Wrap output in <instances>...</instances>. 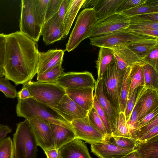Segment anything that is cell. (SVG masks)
<instances>
[{
    "mask_svg": "<svg viewBox=\"0 0 158 158\" xmlns=\"http://www.w3.org/2000/svg\"><path fill=\"white\" fill-rule=\"evenodd\" d=\"M4 76L15 85L31 81L37 73L39 51L36 43L19 31L6 35Z\"/></svg>",
    "mask_w": 158,
    "mask_h": 158,
    "instance_id": "1",
    "label": "cell"
},
{
    "mask_svg": "<svg viewBox=\"0 0 158 158\" xmlns=\"http://www.w3.org/2000/svg\"><path fill=\"white\" fill-rule=\"evenodd\" d=\"M16 113L18 117L27 119L34 116L74 131L71 123L73 120L56 108L39 102L32 98L25 99L17 98Z\"/></svg>",
    "mask_w": 158,
    "mask_h": 158,
    "instance_id": "2",
    "label": "cell"
},
{
    "mask_svg": "<svg viewBox=\"0 0 158 158\" xmlns=\"http://www.w3.org/2000/svg\"><path fill=\"white\" fill-rule=\"evenodd\" d=\"M15 158H36L38 146L28 120L17 124L13 135Z\"/></svg>",
    "mask_w": 158,
    "mask_h": 158,
    "instance_id": "3",
    "label": "cell"
},
{
    "mask_svg": "<svg viewBox=\"0 0 158 158\" xmlns=\"http://www.w3.org/2000/svg\"><path fill=\"white\" fill-rule=\"evenodd\" d=\"M23 86L28 89L32 98L54 108L66 94L65 89L56 82L30 81Z\"/></svg>",
    "mask_w": 158,
    "mask_h": 158,
    "instance_id": "4",
    "label": "cell"
},
{
    "mask_svg": "<svg viewBox=\"0 0 158 158\" xmlns=\"http://www.w3.org/2000/svg\"><path fill=\"white\" fill-rule=\"evenodd\" d=\"M90 44L93 46L112 48L122 45L129 44L155 38L138 34L127 29H123L112 33L90 38Z\"/></svg>",
    "mask_w": 158,
    "mask_h": 158,
    "instance_id": "5",
    "label": "cell"
},
{
    "mask_svg": "<svg viewBox=\"0 0 158 158\" xmlns=\"http://www.w3.org/2000/svg\"><path fill=\"white\" fill-rule=\"evenodd\" d=\"M97 20L94 8H86L82 10L70 35L65 50L69 52L74 50L86 39L90 29Z\"/></svg>",
    "mask_w": 158,
    "mask_h": 158,
    "instance_id": "6",
    "label": "cell"
},
{
    "mask_svg": "<svg viewBox=\"0 0 158 158\" xmlns=\"http://www.w3.org/2000/svg\"><path fill=\"white\" fill-rule=\"evenodd\" d=\"M130 18L121 13H114L98 19L90 29L86 38L109 34L127 29L130 25Z\"/></svg>",
    "mask_w": 158,
    "mask_h": 158,
    "instance_id": "7",
    "label": "cell"
},
{
    "mask_svg": "<svg viewBox=\"0 0 158 158\" xmlns=\"http://www.w3.org/2000/svg\"><path fill=\"white\" fill-rule=\"evenodd\" d=\"M126 70L123 71L119 70L114 60L108 66L102 78L104 93L118 113L120 112L119 100V93L123 78Z\"/></svg>",
    "mask_w": 158,
    "mask_h": 158,
    "instance_id": "8",
    "label": "cell"
},
{
    "mask_svg": "<svg viewBox=\"0 0 158 158\" xmlns=\"http://www.w3.org/2000/svg\"><path fill=\"white\" fill-rule=\"evenodd\" d=\"M19 31L35 42L41 35V27L35 15L34 0H22Z\"/></svg>",
    "mask_w": 158,
    "mask_h": 158,
    "instance_id": "9",
    "label": "cell"
},
{
    "mask_svg": "<svg viewBox=\"0 0 158 158\" xmlns=\"http://www.w3.org/2000/svg\"><path fill=\"white\" fill-rule=\"evenodd\" d=\"M27 120L38 145L44 151L55 148L50 123L34 116Z\"/></svg>",
    "mask_w": 158,
    "mask_h": 158,
    "instance_id": "10",
    "label": "cell"
},
{
    "mask_svg": "<svg viewBox=\"0 0 158 158\" xmlns=\"http://www.w3.org/2000/svg\"><path fill=\"white\" fill-rule=\"evenodd\" d=\"M76 138L90 144L106 142L105 137L89 122L88 116L74 119L71 122Z\"/></svg>",
    "mask_w": 158,
    "mask_h": 158,
    "instance_id": "11",
    "label": "cell"
},
{
    "mask_svg": "<svg viewBox=\"0 0 158 158\" xmlns=\"http://www.w3.org/2000/svg\"><path fill=\"white\" fill-rule=\"evenodd\" d=\"M64 89L95 87L96 81L88 71L64 73L55 82Z\"/></svg>",
    "mask_w": 158,
    "mask_h": 158,
    "instance_id": "12",
    "label": "cell"
},
{
    "mask_svg": "<svg viewBox=\"0 0 158 158\" xmlns=\"http://www.w3.org/2000/svg\"><path fill=\"white\" fill-rule=\"evenodd\" d=\"M40 35L46 45L53 44L66 36L63 23L60 21L58 12L45 21L41 27Z\"/></svg>",
    "mask_w": 158,
    "mask_h": 158,
    "instance_id": "13",
    "label": "cell"
},
{
    "mask_svg": "<svg viewBox=\"0 0 158 158\" xmlns=\"http://www.w3.org/2000/svg\"><path fill=\"white\" fill-rule=\"evenodd\" d=\"M94 90V94L96 96L106 114L110 126L112 134L115 130L118 112L104 93L102 78L96 81Z\"/></svg>",
    "mask_w": 158,
    "mask_h": 158,
    "instance_id": "14",
    "label": "cell"
},
{
    "mask_svg": "<svg viewBox=\"0 0 158 158\" xmlns=\"http://www.w3.org/2000/svg\"><path fill=\"white\" fill-rule=\"evenodd\" d=\"M111 48L114 52L116 65L121 71H125L128 67L135 64L143 62V59L127 45H119Z\"/></svg>",
    "mask_w": 158,
    "mask_h": 158,
    "instance_id": "15",
    "label": "cell"
},
{
    "mask_svg": "<svg viewBox=\"0 0 158 158\" xmlns=\"http://www.w3.org/2000/svg\"><path fill=\"white\" fill-rule=\"evenodd\" d=\"M92 152L100 158H121L135 149L122 148L107 142L91 144Z\"/></svg>",
    "mask_w": 158,
    "mask_h": 158,
    "instance_id": "16",
    "label": "cell"
},
{
    "mask_svg": "<svg viewBox=\"0 0 158 158\" xmlns=\"http://www.w3.org/2000/svg\"><path fill=\"white\" fill-rule=\"evenodd\" d=\"M64 51L61 49L49 50L39 52L37 74L44 73L58 65H62Z\"/></svg>",
    "mask_w": 158,
    "mask_h": 158,
    "instance_id": "17",
    "label": "cell"
},
{
    "mask_svg": "<svg viewBox=\"0 0 158 158\" xmlns=\"http://www.w3.org/2000/svg\"><path fill=\"white\" fill-rule=\"evenodd\" d=\"M95 87L65 89L66 94L83 109L89 111L93 106Z\"/></svg>",
    "mask_w": 158,
    "mask_h": 158,
    "instance_id": "18",
    "label": "cell"
},
{
    "mask_svg": "<svg viewBox=\"0 0 158 158\" xmlns=\"http://www.w3.org/2000/svg\"><path fill=\"white\" fill-rule=\"evenodd\" d=\"M61 158H92L85 143L75 138L59 149Z\"/></svg>",
    "mask_w": 158,
    "mask_h": 158,
    "instance_id": "19",
    "label": "cell"
},
{
    "mask_svg": "<svg viewBox=\"0 0 158 158\" xmlns=\"http://www.w3.org/2000/svg\"><path fill=\"white\" fill-rule=\"evenodd\" d=\"M123 0H85L83 8L95 9L98 19L106 15L115 13Z\"/></svg>",
    "mask_w": 158,
    "mask_h": 158,
    "instance_id": "20",
    "label": "cell"
},
{
    "mask_svg": "<svg viewBox=\"0 0 158 158\" xmlns=\"http://www.w3.org/2000/svg\"><path fill=\"white\" fill-rule=\"evenodd\" d=\"M55 108L68 116L73 120L87 116L88 111L83 109L70 99L66 94L60 100Z\"/></svg>",
    "mask_w": 158,
    "mask_h": 158,
    "instance_id": "21",
    "label": "cell"
},
{
    "mask_svg": "<svg viewBox=\"0 0 158 158\" xmlns=\"http://www.w3.org/2000/svg\"><path fill=\"white\" fill-rule=\"evenodd\" d=\"M158 107V89L148 90L141 97L138 121Z\"/></svg>",
    "mask_w": 158,
    "mask_h": 158,
    "instance_id": "22",
    "label": "cell"
},
{
    "mask_svg": "<svg viewBox=\"0 0 158 158\" xmlns=\"http://www.w3.org/2000/svg\"><path fill=\"white\" fill-rule=\"evenodd\" d=\"M54 148L59 149L76 138L74 131L59 125L50 123Z\"/></svg>",
    "mask_w": 158,
    "mask_h": 158,
    "instance_id": "23",
    "label": "cell"
},
{
    "mask_svg": "<svg viewBox=\"0 0 158 158\" xmlns=\"http://www.w3.org/2000/svg\"><path fill=\"white\" fill-rule=\"evenodd\" d=\"M97 60L96 61L97 70V81L102 78L108 66L114 60L113 51L112 48L100 47Z\"/></svg>",
    "mask_w": 158,
    "mask_h": 158,
    "instance_id": "24",
    "label": "cell"
},
{
    "mask_svg": "<svg viewBox=\"0 0 158 158\" xmlns=\"http://www.w3.org/2000/svg\"><path fill=\"white\" fill-rule=\"evenodd\" d=\"M135 150L145 158H158V135L146 141H137Z\"/></svg>",
    "mask_w": 158,
    "mask_h": 158,
    "instance_id": "25",
    "label": "cell"
},
{
    "mask_svg": "<svg viewBox=\"0 0 158 158\" xmlns=\"http://www.w3.org/2000/svg\"><path fill=\"white\" fill-rule=\"evenodd\" d=\"M85 0H70L63 21L66 36L69 34L75 19Z\"/></svg>",
    "mask_w": 158,
    "mask_h": 158,
    "instance_id": "26",
    "label": "cell"
},
{
    "mask_svg": "<svg viewBox=\"0 0 158 158\" xmlns=\"http://www.w3.org/2000/svg\"><path fill=\"white\" fill-rule=\"evenodd\" d=\"M158 13V0H146L135 7L121 13L128 17L146 13Z\"/></svg>",
    "mask_w": 158,
    "mask_h": 158,
    "instance_id": "27",
    "label": "cell"
},
{
    "mask_svg": "<svg viewBox=\"0 0 158 158\" xmlns=\"http://www.w3.org/2000/svg\"><path fill=\"white\" fill-rule=\"evenodd\" d=\"M144 64L138 63L130 67L131 84L128 95L136 88L145 85L143 69Z\"/></svg>",
    "mask_w": 158,
    "mask_h": 158,
    "instance_id": "28",
    "label": "cell"
},
{
    "mask_svg": "<svg viewBox=\"0 0 158 158\" xmlns=\"http://www.w3.org/2000/svg\"><path fill=\"white\" fill-rule=\"evenodd\" d=\"M158 46V39H149L127 45L132 50L143 59L148 53Z\"/></svg>",
    "mask_w": 158,
    "mask_h": 158,
    "instance_id": "29",
    "label": "cell"
},
{
    "mask_svg": "<svg viewBox=\"0 0 158 158\" xmlns=\"http://www.w3.org/2000/svg\"><path fill=\"white\" fill-rule=\"evenodd\" d=\"M130 67L127 69L122 80L119 99L120 112H124L126 106L131 84Z\"/></svg>",
    "mask_w": 158,
    "mask_h": 158,
    "instance_id": "30",
    "label": "cell"
},
{
    "mask_svg": "<svg viewBox=\"0 0 158 158\" xmlns=\"http://www.w3.org/2000/svg\"><path fill=\"white\" fill-rule=\"evenodd\" d=\"M145 86L150 90L158 89V72L147 64L143 66Z\"/></svg>",
    "mask_w": 158,
    "mask_h": 158,
    "instance_id": "31",
    "label": "cell"
},
{
    "mask_svg": "<svg viewBox=\"0 0 158 158\" xmlns=\"http://www.w3.org/2000/svg\"><path fill=\"white\" fill-rule=\"evenodd\" d=\"M61 65H58L43 73L37 74L38 81L46 82H55L64 73Z\"/></svg>",
    "mask_w": 158,
    "mask_h": 158,
    "instance_id": "32",
    "label": "cell"
},
{
    "mask_svg": "<svg viewBox=\"0 0 158 158\" xmlns=\"http://www.w3.org/2000/svg\"><path fill=\"white\" fill-rule=\"evenodd\" d=\"M111 136L132 138L124 112H120L118 113L115 130L112 133Z\"/></svg>",
    "mask_w": 158,
    "mask_h": 158,
    "instance_id": "33",
    "label": "cell"
},
{
    "mask_svg": "<svg viewBox=\"0 0 158 158\" xmlns=\"http://www.w3.org/2000/svg\"><path fill=\"white\" fill-rule=\"evenodd\" d=\"M130 25L127 28L133 31L151 29H158V22L146 21L132 17H129Z\"/></svg>",
    "mask_w": 158,
    "mask_h": 158,
    "instance_id": "34",
    "label": "cell"
},
{
    "mask_svg": "<svg viewBox=\"0 0 158 158\" xmlns=\"http://www.w3.org/2000/svg\"><path fill=\"white\" fill-rule=\"evenodd\" d=\"M107 142L118 147L127 149H135L137 143V139L118 136H111Z\"/></svg>",
    "mask_w": 158,
    "mask_h": 158,
    "instance_id": "35",
    "label": "cell"
},
{
    "mask_svg": "<svg viewBox=\"0 0 158 158\" xmlns=\"http://www.w3.org/2000/svg\"><path fill=\"white\" fill-rule=\"evenodd\" d=\"M87 116L90 123L105 137L107 142V135L106 130L102 121L93 106L88 111Z\"/></svg>",
    "mask_w": 158,
    "mask_h": 158,
    "instance_id": "36",
    "label": "cell"
},
{
    "mask_svg": "<svg viewBox=\"0 0 158 158\" xmlns=\"http://www.w3.org/2000/svg\"><path fill=\"white\" fill-rule=\"evenodd\" d=\"M49 1L50 0H34L35 15L41 27L44 23L46 12Z\"/></svg>",
    "mask_w": 158,
    "mask_h": 158,
    "instance_id": "37",
    "label": "cell"
},
{
    "mask_svg": "<svg viewBox=\"0 0 158 158\" xmlns=\"http://www.w3.org/2000/svg\"><path fill=\"white\" fill-rule=\"evenodd\" d=\"M0 158H15L13 142L10 137L0 141Z\"/></svg>",
    "mask_w": 158,
    "mask_h": 158,
    "instance_id": "38",
    "label": "cell"
},
{
    "mask_svg": "<svg viewBox=\"0 0 158 158\" xmlns=\"http://www.w3.org/2000/svg\"><path fill=\"white\" fill-rule=\"evenodd\" d=\"M3 75H0V91L6 98H14L17 96V92L15 86L12 85L9 80Z\"/></svg>",
    "mask_w": 158,
    "mask_h": 158,
    "instance_id": "39",
    "label": "cell"
},
{
    "mask_svg": "<svg viewBox=\"0 0 158 158\" xmlns=\"http://www.w3.org/2000/svg\"><path fill=\"white\" fill-rule=\"evenodd\" d=\"M93 107L101 119L106 130L108 139L111 136L112 131L110 126L106 114L100 105L97 97L94 94V95Z\"/></svg>",
    "mask_w": 158,
    "mask_h": 158,
    "instance_id": "40",
    "label": "cell"
},
{
    "mask_svg": "<svg viewBox=\"0 0 158 158\" xmlns=\"http://www.w3.org/2000/svg\"><path fill=\"white\" fill-rule=\"evenodd\" d=\"M140 87L135 89L128 95L124 112L127 121L129 118L135 104Z\"/></svg>",
    "mask_w": 158,
    "mask_h": 158,
    "instance_id": "41",
    "label": "cell"
},
{
    "mask_svg": "<svg viewBox=\"0 0 158 158\" xmlns=\"http://www.w3.org/2000/svg\"><path fill=\"white\" fill-rule=\"evenodd\" d=\"M157 125H158V116L148 124L132 132L131 133L132 138L137 139Z\"/></svg>",
    "mask_w": 158,
    "mask_h": 158,
    "instance_id": "42",
    "label": "cell"
},
{
    "mask_svg": "<svg viewBox=\"0 0 158 158\" xmlns=\"http://www.w3.org/2000/svg\"><path fill=\"white\" fill-rule=\"evenodd\" d=\"M143 62L152 67L158 72V46L148 53L143 59Z\"/></svg>",
    "mask_w": 158,
    "mask_h": 158,
    "instance_id": "43",
    "label": "cell"
},
{
    "mask_svg": "<svg viewBox=\"0 0 158 158\" xmlns=\"http://www.w3.org/2000/svg\"><path fill=\"white\" fill-rule=\"evenodd\" d=\"M146 1V0H123L118 6L115 12L121 13L144 3Z\"/></svg>",
    "mask_w": 158,
    "mask_h": 158,
    "instance_id": "44",
    "label": "cell"
},
{
    "mask_svg": "<svg viewBox=\"0 0 158 158\" xmlns=\"http://www.w3.org/2000/svg\"><path fill=\"white\" fill-rule=\"evenodd\" d=\"M62 1V0H50L46 12L45 21L58 12Z\"/></svg>",
    "mask_w": 158,
    "mask_h": 158,
    "instance_id": "45",
    "label": "cell"
},
{
    "mask_svg": "<svg viewBox=\"0 0 158 158\" xmlns=\"http://www.w3.org/2000/svg\"><path fill=\"white\" fill-rule=\"evenodd\" d=\"M157 116H158V107L156 108L139 120L137 123L134 130L132 132L148 124Z\"/></svg>",
    "mask_w": 158,
    "mask_h": 158,
    "instance_id": "46",
    "label": "cell"
},
{
    "mask_svg": "<svg viewBox=\"0 0 158 158\" xmlns=\"http://www.w3.org/2000/svg\"><path fill=\"white\" fill-rule=\"evenodd\" d=\"M6 38V35L0 33V64L2 67L5 56Z\"/></svg>",
    "mask_w": 158,
    "mask_h": 158,
    "instance_id": "47",
    "label": "cell"
},
{
    "mask_svg": "<svg viewBox=\"0 0 158 158\" xmlns=\"http://www.w3.org/2000/svg\"><path fill=\"white\" fill-rule=\"evenodd\" d=\"M131 17L147 21L158 22V13H146Z\"/></svg>",
    "mask_w": 158,
    "mask_h": 158,
    "instance_id": "48",
    "label": "cell"
},
{
    "mask_svg": "<svg viewBox=\"0 0 158 158\" xmlns=\"http://www.w3.org/2000/svg\"><path fill=\"white\" fill-rule=\"evenodd\" d=\"M157 135H158V125L154 127L137 140L139 142H141L148 140Z\"/></svg>",
    "mask_w": 158,
    "mask_h": 158,
    "instance_id": "49",
    "label": "cell"
},
{
    "mask_svg": "<svg viewBox=\"0 0 158 158\" xmlns=\"http://www.w3.org/2000/svg\"><path fill=\"white\" fill-rule=\"evenodd\" d=\"M71 0H62L59 11L58 15L60 21L63 23V20Z\"/></svg>",
    "mask_w": 158,
    "mask_h": 158,
    "instance_id": "50",
    "label": "cell"
},
{
    "mask_svg": "<svg viewBox=\"0 0 158 158\" xmlns=\"http://www.w3.org/2000/svg\"><path fill=\"white\" fill-rule=\"evenodd\" d=\"M134 31L140 35L158 39V29H148Z\"/></svg>",
    "mask_w": 158,
    "mask_h": 158,
    "instance_id": "51",
    "label": "cell"
},
{
    "mask_svg": "<svg viewBox=\"0 0 158 158\" xmlns=\"http://www.w3.org/2000/svg\"><path fill=\"white\" fill-rule=\"evenodd\" d=\"M44 152L47 158H61L59 149L53 148L46 149Z\"/></svg>",
    "mask_w": 158,
    "mask_h": 158,
    "instance_id": "52",
    "label": "cell"
},
{
    "mask_svg": "<svg viewBox=\"0 0 158 158\" xmlns=\"http://www.w3.org/2000/svg\"><path fill=\"white\" fill-rule=\"evenodd\" d=\"M20 99H25L29 98H32V96L28 89L26 87L23 86L21 89L17 92V96Z\"/></svg>",
    "mask_w": 158,
    "mask_h": 158,
    "instance_id": "53",
    "label": "cell"
},
{
    "mask_svg": "<svg viewBox=\"0 0 158 158\" xmlns=\"http://www.w3.org/2000/svg\"><path fill=\"white\" fill-rule=\"evenodd\" d=\"M11 131L12 129L9 126L0 124V141L6 137L7 135Z\"/></svg>",
    "mask_w": 158,
    "mask_h": 158,
    "instance_id": "54",
    "label": "cell"
},
{
    "mask_svg": "<svg viewBox=\"0 0 158 158\" xmlns=\"http://www.w3.org/2000/svg\"><path fill=\"white\" fill-rule=\"evenodd\" d=\"M121 158H145L139 154L135 150Z\"/></svg>",
    "mask_w": 158,
    "mask_h": 158,
    "instance_id": "55",
    "label": "cell"
},
{
    "mask_svg": "<svg viewBox=\"0 0 158 158\" xmlns=\"http://www.w3.org/2000/svg\"><path fill=\"white\" fill-rule=\"evenodd\" d=\"M0 75L4 76V71L3 68L0 64Z\"/></svg>",
    "mask_w": 158,
    "mask_h": 158,
    "instance_id": "56",
    "label": "cell"
}]
</instances>
